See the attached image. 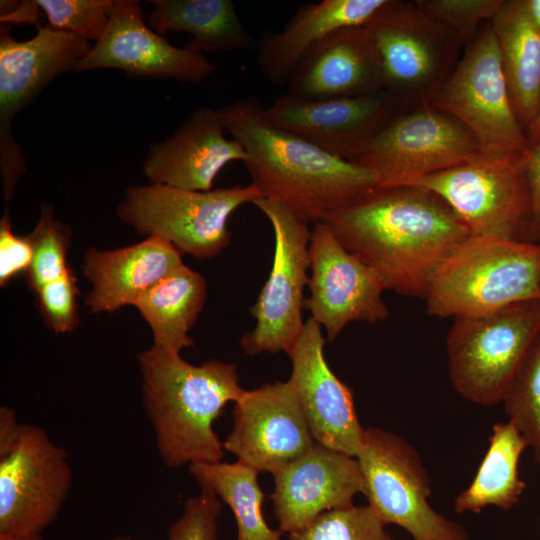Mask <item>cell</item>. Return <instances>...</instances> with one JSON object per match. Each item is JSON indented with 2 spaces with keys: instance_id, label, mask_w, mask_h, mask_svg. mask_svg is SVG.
<instances>
[{
  "instance_id": "obj_1",
  "label": "cell",
  "mask_w": 540,
  "mask_h": 540,
  "mask_svg": "<svg viewBox=\"0 0 540 540\" xmlns=\"http://www.w3.org/2000/svg\"><path fill=\"white\" fill-rule=\"evenodd\" d=\"M320 221L375 271L385 290L420 298L442 261L471 236L439 196L412 185L377 187Z\"/></svg>"
},
{
  "instance_id": "obj_2",
  "label": "cell",
  "mask_w": 540,
  "mask_h": 540,
  "mask_svg": "<svg viewBox=\"0 0 540 540\" xmlns=\"http://www.w3.org/2000/svg\"><path fill=\"white\" fill-rule=\"evenodd\" d=\"M263 107L257 97L248 96L218 109L225 130L246 153L251 184L262 198L315 223L378 187L369 169L268 124Z\"/></svg>"
},
{
  "instance_id": "obj_3",
  "label": "cell",
  "mask_w": 540,
  "mask_h": 540,
  "mask_svg": "<svg viewBox=\"0 0 540 540\" xmlns=\"http://www.w3.org/2000/svg\"><path fill=\"white\" fill-rule=\"evenodd\" d=\"M138 362L143 405L162 462L169 468L221 462L224 447L213 423L245 391L236 364L212 359L193 365L154 345Z\"/></svg>"
},
{
  "instance_id": "obj_4",
  "label": "cell",
  "mask_w": 540,
  "mask_h": 540,
  "mask_svg": "<svg viewBox=\"0 0 540 540\" xmlns=\"http://www.w3.org/2000/svg\"><path fill=\"white\" fill-rule=\"evenodd\" d=\"M540 298V244L469 236L436 269L425 296L441 318L487 313Z\"/></svg>"
},
{
  "instance_id": "obj_5",
  "label": "cell",
  "mask_w": 540,
  "mask_h": 540,
  "mask_svg": "<svg viewBox=\"0 0 540 540\" xmlns=\"http://www.w3.org/2000/svg\"><path fill=\"white\" fill-rule=\"evenodd\" d=\"M539 332L540 298L453 318L446 355L454 390L478 405L500 403Z\"/></svg>"
},
{
  "instance_id": "obj_6",
  "label": "cell",
  "mask_w": 540,
  "mask_h": 540,
  "mask_svg": "<svg viewBox=\"0 0 540 540\" xmlns=\"http://www.w3.org/2000/svg\"><path fill=\"white\" fill-rule=\"evenodd\" d=\"M365 26L376 47L382 89L403 108L430 104L465 47L415 1L389 0Z\"/></svg>"
},
{
  "instance_id": "obj_7",
  "label": "cell",
  "mask_w": 540,
  "mask_h": 540,
  "mask_svg": "<svg viewBox=\"0 0 540 540\" xmlns=\"http://www.w3.org/2000/svg\"><path fill=\"white\" fill-rule=\"evenodd\" d=\"M260 198L261 193L251 183L209 191L149 184L128 188L117 213L139 234L159 235L181 253L207 259L229 245L231 214Z\"/></svg>"
},
{
  "instance_id": "obj_8",
  "label": "cell",
  "mask_w": 540,
  "mask_h": 540,
  "mask_svg": "<svg viewBox=\"0 0 540 540\" xmlns=\"http://www.w3.org/2000/svg\"><path fill=\"white\" fill-rule=\"evenodd\" d=\"M356 458L363 495L386 526H400L413 540H469L463 526L430 506L429 475L416 449L403 438L367 428Z\"/></svg>"
},
{
  "instance_id": "obj_9",
  "label": "cell",
  "mask_w": 540,
  "mask_h": 540,
  "mask_svg": "<svg viewBox=\"0 0 540 540\" xmlns=\"http://www.w3.org/2000/svg\"><path fill=\"white\" fill-rule=\"evenodd\" d=\"M457 118L485 155L517 157L529 137L514 110L491 21L465 47L453 73L430 103Z\"/></svg>"
},
{
  "instance_id": "obj_10",
  "label": "cell",
  "mask_w": 540,
  "mask_h": 540,
  "mask_svg": "<svg viewBox=\"0 0 540 540\" xmlns=\"http://www.w3.org/2000/svg\"><path fill=\"white\" fill-rule=\"evenodd\" d=\"M483 154L470 130L432 104L403 108L353 162L369 169L378 187L401 186Z\"/></svg>"
},
{
  "instance_id": "obj_11",
  "label": "cell",
  "mask_w": 540,
  "mask_h": 540,
  "mask_svg": "<svg viewBox=\"0 0 540 540\" xmlns=\"http://www.w3.org/2000/svg\"><path fill=\"white\" fill-rule=\"evenodd\" d=\"M254 205L267 217L274 233V253L269 276L250 313L255 327L240 339L250 356L263 352L289 354L304 323V288L309 283L308 222L287 206L266 198Z\"/></svg>"
},
{
  "instance_id": "obj_12",
  "label": "cell",
  "mask_w": 540,
  "mask_h": 540,
  "mask_svg": "<svg viewBox=\"0 0 540 540\" xmlns=\"http://www.w3.org/2000/svg\"><path fill=\"white\" fill-rule=\"evenodd\" d=\"M92 44L78 36L38 26L37 34L17 41L8 24L0 29V171L5 205L26 171L24 157L12 124L25 108L57 76L75 69Z\"/></svg>"
},
{
  "instance_id": "obj_13",
  "label": "cell",
  "mask_w": 540,
  "mask_h": 540,
  "mask_svg": "<svg viewBox=\"0 0 540 540\" xmlns=\"http://www.w3.org/2000/svg\"><path fill=\"white\" fill-rule=\"evenodd\" d=\"M519 157L481 154L406 185L419 186L439 196L471 236L523 241L529 197Z\"/></svg>"
},
{
  "instance_id": "obj_14",
  "label": "cell",
  "mask_w": 540,
  "mask_h": 540,
  "mask_svg": "<svg viewBox=\"0 0 540 540\" xmlns=\"http://www.w3.org/2000/svg\"><path fill=\"white\" fill-rule=\"evenodd\" d=\"M71 481L66 451L41 427L21 423L0 451V534H41L57 518Z\"/></svg>"
},
{
  "instance_id": "obj_15",
  "label": "cell",
  "mask_w": 540,
  "mask_h": 540,
  "mask_svg": "<svg viewBox=\"0 0 540 540\" xmlns=\"http://www.w3.org/2000/svg\"><path fill=\"white\" fill-rule=\"evenodd\" d=\"M309 255L310 297L305 299L304 308L325 328L329 342L350 322L375 324L389 316L378 275L348 251L322 221L314 223Z\"/></svg>"
},
{
  "instance_id": "obj_16",
  "label": "cell",
  "mask_w": 540,
  "mask_h": 540,
  "mask_svg": "<svg viewBox=\"0 0 540 540\" xmlns=\"http://www.w3.org/2000/svg\"><path fill=\"white\" fill-rule=\"evenodd\" d=\"M403 107L376 93L308 100L288 92L263 107V119L343 159L353 161Z\"/></svg>"
},
{
  "instance_id": "obj_17",
  "label": "cell",
  "mask_w": 540,
  "mask_h": 540,
  "mask_svg": "<svg viewBox=\"0 0 540 540\" xmlns=\"http://www.w3.org/2000/svg\"><path fill=\"white\" fill-rule=\"evenodd\" d=\"M315 443L287 380L243 392L234 402L233 428L223 447L259 472L273 474Z\"/></svg>"
},
{
  "instance_id": "obj_18",
  "label": "cell",
  "mask_w": 540,
  "mask_h": 540,
  "mask_svg": "<svg viewBox=\"0 0 540 540\" xmlns=\"http://www.w3.org/2000/svg\"><path fill=\"white\" fill-rule=\"evenodd\" d=\"M102 68L193 85L201 83L216 69L202 53L186 45L176 47L148 28L135 0H113L103 36L78 61L74 71Z\"/></svg>"
},
{
  "instance_id": "obj_19",
  "label": "cell",
  "mask_w": 540,
  "mask_h": 540,
  "mask_svg": "<svg viewBox=\"0 0 540 540\" xmlns=\"http://www.w3.org/2000/svg\"><path fill=\"white\" fill-rule=\"evenodd\" d=\"M321 326L311 317L289 352L288 379L314 440L327 448L356 457L362 428L353 392L330 369L324 355Z\"/></svg>"
},
{
  "instance_id": "obj_20",
  "label": "cell",
  "mask_w": 540,
  "mask_h": 540,
  "mask_svg": "<svg viewBox=\"0 0 540 540\" xmlns=\"http://www.w3.org/2000/svg\"><path fill=\"white\" fill-rule=\"evenodd\" d=\"M272 475L274 515L279 529L288 534L327 511L352 505L355 495L364 493L357 458L317 442Z\"/></svg>"
},
{
  "instance_id": "obj_21",
  "label": "cell",
  "mask_w": 540,
  "mask_h": 540,
  "mask_svg": "<svg viewBox=\"0 0 540 540\" xmlns=\"http://www.w3.org/2000/svg\"><path fill=\"white\" fill-rule=\"evenodd\" d=\"M225 131L218 109L196 108L169 137L150 146L143 173L150 184L211 190L227 164L246 159L241 144Z\"/></svg>"
},
{
  "instance_id": "obj_22",
  "label": "cell",
  "mask_w": 540,
  "mask_h": 540,
  "mask_svg": "<svg viewBox=\"0 0 540 540\" xmlns=\"http://www.w3.org/2000/svg\"><path fill=\"white\" fill-rule=\"evenodd\" d=\"M287 92L308 100L361 96L382 89L379 59L365 25L339 29L300 59Z\"/></svg>"
},
{
  "instance_id": "obj_23",
  "label": "cell",
  "mask_w": 540,
  "mask_h": 540,
  "mask_svg": "<svg viewBox=\"0 0 540 540\" xmlns=\"http://www.w3.org/2000/svg\"><path fill=\"white\" fill-rule=\"evenodd\" d=\"M181 254L159 235L113 251L89 249L83 267L92 284L87 305L93 312L134 305L149 288L184 264Z\"/></svg>"
},
{
  "instance_id": "obj_24",
  "label": "cell",
  "mask_w": 540,
  "mask_h": 540,
  "mask_svg": "<svg viewBox=\"0 0 540 540\" xmlns=\"http://www.w3.org/2000/svg\"><path fill=\"white\" fill-rule=\"evenodd\" d=\"M389 0H322L297 9L283 30L265 33L257 44V63L262 75L281 87L300 59L331 33L366 25Z\"/></svg>"
},
{
  "instance_id": "obj_25",
  "label": "cell",
  "mask_w": 540,
  "mask_h": 540,
  "mask_svg": "<svg viewBox=\"0 0 540 540\" xmlns=\"http://www.w3.org/2000/svg\"><path fill=\"white\" fill-rule=\"evenodd\" d=\"M491 26L514 110L529 137L540 111V29L520 0H504Z\"/></svg>"
},
{
  "instance_id": "obj_26",
  "label": "cell",
  "mask_w": 540,
  "mask_h": 540,
  "mask_svg": "<svg viewBox=\"0 0 540 540\" xmlns=\"http://www.w3.org/2000/svg\"><path fill=\"white\" fill-rule=\"evenodd\" d=\"M150 26L158 34L188 32L187 47L203 54L256 50V41L243 26L232 0H152Z\"/></svg>"
},
{
  "instance_id": "obj_27",
  "label": "cell",
  "mask_w": 540,
  "mask_h": 540,
  "mask_svg": "<svg viewBox=\"0 0 540 540\" xmlns=\"http://www.w3.org/2000/svg\"><path fill=\"white\" fill-rule=\"evenodd\" d=\"M205 299V278L182 264L149 288L134 306L150 325L154 346L180 354L194 344L188 333Z\"/></svg>"
},
{
  "instance_id": "obj_28",
  "label": "cell",
  "mask_w": 540,
  "mask_h": 540,
  "mask_svg": "<svg viewBox=\"0 0 540 540\" xmlns=\"http://www.w3.org/2000/svg\"><path fill=\"white\" fill-rule=\"evenodd\" d=\"M526 448L525 439L510 421L495 423L472 482L455 499V511L480 513L488 506L511 510L526 489L518 468Z\"/></svg>"
},
{
  "instance_id": "obj_29",
  "label": "cell",
  "mask_w": 540,
  "mask_h": 540,
  "mask_svg": "<svg viewBox=\"0 0 540 540\" xmlns=\"http://www.w3.org/2000/svg\"><path fill=\"white\" fill-rule=\"evenodd\" d=\"M188 466L201 490L216 495L232 510L237 540H281L283 532L271 529L263 516L265 495L258 483V470L239 460Z\"/></svg>"
},
{
  "instance_id": "obj_30",
  "label": "cell",
  "mask_w": 540,
  "mask_h": 540,
  "mask_svg": "<svg viewBox=\"0 0 540 540\" xmlns=\"http://www.w3.org/2000/svg\"><path fill=\"white\" fill-rule=\"evenodd\" d=\"M501 403L540 466V332L508 384Z\"/></svg>"
},
{
  "instance_id": "obj_31",
  "label": "cell",
  "mask_w": 540,
  "mask_h": 540,
  "mask_svg": "<svg viewBox=\"0 0 540 540\" xmlns=\"http://www.w3.org/2000/svg\"><path fill=\"white\" fill-rule=\"evenodd\" d=\"M289 540H394L386 525L368 506L354 504L327 511Z\"/></svg>"
},
{
  "instance_id": "obj_32",
  "label": "cell",
  "mask_w": 540,
  "mask_h": 540,
  "mask_svg": "<svg viewBox=\"0 0 540 540\" xmlns=\"http://www.w3.org/2000/svg\"><path fill=\"white\" fill-rule=\"evenodd\" d=\"M27 236L32 244L33 259L26 279L35 292L68 270L66 254L70 232L66 225L53 218L52 208L43 205L39 222Z\"/></svg>"
},
{
  "instance_id": "obj_33",
  "label": "cell",
  "mask_w": 540,
  "mask_h": 540,
  "mask_svg": "<svg viewBox=\"0 0 540 540\" xmlns=\"http://www.w3.org/2000/svg\"><path fill=\"white\" fill-rule=\"evenodd\" d=\"M48 25L95 43L109 23L113 0H36Z\"/></svg>"
},
{
  "instance_id": "obj_34",
  "label": "cell",
  "mask_w": 540,
  "mask_h": 540,
  "mask_svg": "<svg viewBox=\"0 0 540 540\" xmlns=\"http://www.w3.org/2000/svg\"><path fill=\"white\" fill-rule=\"evenodd\" d=\"M504 0H416V5L453 33L466 47L482 22H490Z\"/></svg>"
},
{
  "instance_id": "obj_35",
  "label": "cell",
  "mask_w": 540,
  "mask_h": 540,
  "mask_svg": "<svg viewBox=\"0 0 540 540\" xmlns=\"http://www.w3.org/2000/svg\"><path fill=\"white\" fill-rule=\"evenodd\" d=\"M46 324L55 333L71 332L78 324L77 278L71 268L35 291Z\"/></svg>"
},
{
  "instance_id": "obj_36",
  "label": "cell",
  "mask_w": 540,
  "mask_h": 540,
  "mask_svg": "<svg viewBox=\"0 0 540 540\" xmlns=\"http://www.w3.org/2000/svg\"><path fill=\"white\" fill-rule=\"evenodd\" d=\"M222 501L206 491L189 497L182 515L168 528L167 540H218Z\"/></svg>"
},
{
  "instance_id": "obj_37",
  "label": "cell",
  "mask_w": 540,
  "mask_h": 540,
  "mask_svg": "<svg viewBox=\"0 0 540 540\" xmlns=\"http://www.w3.org/2000/svg\"><path fill=\"white\" fill-rule=\"evenodd\" d=\"M519 167L529 197V216L523 241L540 244V132L529 136L528 146L519 157Z\"/></svg>"
},
{
  "instance_id": "obj_38",
  "label": "cell",
  "mask_w": 540,
  "mask_h": 540,
  "mask_svg": "<svg viewBox=\"0 0 540 540\" xmlns=\"http://www.w3.org/2000/svg\"><path fill=\"white\" fill-rule=\"evenodd\" d=\"M32 259L33 248L28 236L13 233L5 212L0 222V285L6 286L17 275L26 274Z\"/></svg>"
},
{
  "instance_id": "obj_39",
  "label": "cell",
  "mask_w": 540,
  "mask_h": 540,
  "mask_svg": "<svg viewBox=\"0 0 540 540\" xmlns=\"http://www.w3.org/2000/svg\"><path fill=\"white\" fill-rule=\"evenodd\" d=\"M1 23H30L38 24L39 7L35 1H1Z\"/></svg>"
},
{
  "instance_id": "obj_40",
  "label": "cell",
  "mask_w": 540,
  "mask_h": 540,
  "mask_svg": "<svg viewBox=\"0 0 540 540\" xmlns=\"http://www.w3.org/2000/svg\"><path fill=\"white\" fill-rule=\"evenodd\" d=\"M21 423L17 421L13 409L7 406L0 408V451L8 447L17 436Z\"/></svg>"
},
{
  "instance_id": "obj_41",
  "label": "cell",
  "mask_w": 540,
  "mask_h": 540,
  "mask_svg": "<svg viewBox=\"0 0 540 540\" xmlns=\"http://www.w3.org/2000/svg\"><path fill=\"white\" fill-rule=\"evenodd\" d=\"M520 5L528 20L540 29V0H520Z\"/></svg>"
},
{
  "instance_id": "obj_42",
  "label": "cell",
  "mask_w": 540,
  "mask_h": 540,
  "mask_svg": "<svg viewBox=\"0 0 540 540\" xmlns=\"http://www.w3.org/2000/svg\"><path fill=\"white\" fill-rule=\"evenodd\" d=\"M0 540H43L41 534L12 535L0 534Z\"/></svg>"
},
{
  "instance_id": "obj_43",
  "label": "cell",
  "mask_w": 540,
  "mask_h": 540,
  "mask_svg": "<svg viewBox=\"0 0 540 540\" xmlns=\"http://www.w3.org/2000/svg\"><path fill=\"white\" fill-rule=\"evenodd\" d=\"M536 132H540V111H539V114H538V117H537V120H536V123H535V127H534L533 131L531 132V134L536 133Z\"/></svg>"
},
{
  "instance_id": "obj_44",
  "label": "cell",
  "mask_w": 540,
  "mask_h": 540,
  "mask_svg": "<svg viewBox=\"0 0 540 540\" xmlns=\"http://www.w3.org/2000/svg\"><path fill=\"white\" fill-rule=\"evenodd\" d=\"M112 540H136V539L128 535H120V536L114 537Z\"/></svg>"
}]
</instances>
